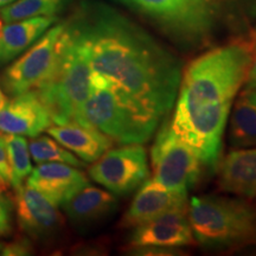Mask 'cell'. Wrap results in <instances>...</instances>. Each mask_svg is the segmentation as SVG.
I'll use <instances>...</instances> for the list:
<instances>
[{"instance_id":"obj_1","label":"cell","mask_w":256,"mask_h":256,"mask_svg":"<svg viewBox=\"0 0 256 256\" xmlns=\"http://www.w3.org/2000/svg\"><path fill=\"white\" fill-rule=\"evenodd\" d=\"M81 42L92 88H110L162 120L174 107L180 66L142 28L106 6L86 8L66 23Z\"/></svg>"},{"instance_id":"obj_2","label":"cell","mask_w":256,"mask_h":256,"mask_svg":"<svg viewBox=\"0 0 256 256\" xmlns=\"http://www.w3.org/2000/svg\"><path fill=\"white\" fill-rule=\"evenodd\" d=\"M252 43L211 50L192 60L182 76L171 126L209 168L218 165L224 128L247 78Z\"/></svg>"},{"instance_id":"obj_3","label":"cell","mask_w":256,"mask_h":256,"mask_svg":"<svg viewBox=\"0 0 256 256\" xmlns=\"http://www.w3.org/2000/svg\"><path fill=\"white\" fill-rule=\"evenodd\" d=\"M90 66L81 42L64 24L57 55L46 78L34 89L55 124L78 122L92 92Z\"/></svg>"},{"instance_id":"obj_4","label":"cell","mask_w":256,"mask_h":256,"mask_svg":"<svg viewBox=\"0 0 256 256\" xmlns=\"http://www.w3.org/2000/svg\"><path fill=\"white\" fill-rule=\"evenodd\" d=\"M188 218L194 240L204 247L226 248L256 242V210L244 200L192 197Z\"/></svg>"},{"instance_id":"obj_5","label":"cell","mask_w":256,"mask_h":256,"mask_svg":"<svg viewBox=\"0 0 256 256\" xmlns=\"http://www.w3.org/2000/svg\"><path fill=\"white\" fill-rule=\"evenodd\" d=\"M159 122L154 115L128 104L110 88H92L78 121L122 145L145 142Z\"/></svg>"},{"instance_id":"obj_6","label":"cell","mask_w":256,"mask_h":256,"mask_svg":"<svg viewBox=\"0 0 256 256\" xmlns=\"http://www.w3.org/2000/svg\"><path fill=\"white\" fill-rule=\"evenodd\" d=\"M153 180L174 191H186L194 186L200 172V160L196 152L180 139L165 122L156 136L151 151Z\"/></svg>"},{"instance_id":"obj_7","label":"cell","mask_w":256,"mask_h":256,"mask_svg":"<svg viewBox=\"0 0 256 256\" xmlns=\"http://www.w3.org/2000/svg\"><path fill=\"white\" fill-rule=\"evenodd\" d=\"M89 176L113 194H130L150 176L145 148L140 144H126L108 150L89 168Z\"/></svg>"},{"instance_id":"obj_8","label":"cell","mask_w":256,"mask_h":256,"mask_svg":"<svg viewBox=\"0 0 256 256\" xmlns=\"http://www.w3.org/2000/svg\"><path fill=\"white\" fill-rule=\"evenodd\" d=\"M64 24L55 25L28 48L24 55L10 64L2 76V89L6 94L14 96L34 90L46 78L55 62L57 46Z\"/></svg>"},{"instance_id":"obj_9","label":"cell","mask_w":256,"mask_h":256,"mask_svg":"<svg viewBox=\"0 0 256 256\" xmlns=\"http://www.w3.org/2000/svg\"><path fill=\"white\" fill-rule=\"evenodd\" d=\"M14 204L19 226L32 238H50L63 226L64 220L56 204L30 185L16 190Z\"/></svg>"},{"instance_id":"obj_10","label":"cell","mask_w":256,"mask_h":256,"mask_svg":"<svg viewBox=\"0 0 256 256\" xmlns=\"http://www.w3.org/2000/svg\"><path fill=\"white\" fill-rule=\"evenodd\" d=\"M188 211H170L136 226L130 243L133 248H178L194 243Z\"/></svg>"},{"instance_id":"obj_11","label":"cell","mask_w":256,"mask_h":256,"mask_svg":"<svg viewBox=\"0 0 256 256\" xmlns=\"http://www.w3.org/2000/svg\"><path fill=\"white\" fill-rule=\"evenodd\" d=\"M188 192L168 190L153 179L146 180L138 191L121 220L124 228H136L170 211H188Z\"/></svg>"},{"instance_id":"obj_12","label":"cell","mask_w":256,"mask_h":256,"mask_svg":"<svg viewBox=\"0 0 256 256\" xmlns=\"http://www.w3.org/2000/svg\"><path fill=\"white\" fill-rule=\"evenodd\" d=\"M46 107L34 90L14 95L0 110V132L34 138L51 126Z\"/></svg>"},{"instance_id":"obj_13","label":"cell","mask_w":256,"mask_h":256,"mask_svg":"<svg viewBox=\"0 0 256 256\" xmlns=\"http://www.w3.org/2000/svg\"><path fill=\"white\" fill-rule=\"evenodd\" d=\"M26 184L58 206L87 186L89 180L75 166L63 162H43L32 170Z\"/></svg>"},{"instance_id":"obj_14","label":"cell","mask_w":256,"mask_h":256,"mask_svg":"<svg viewBox=\"0 0 256 256\" xmlns=\"http://www.w3.org/2000/svg\"><path fill=\"white\" fill-rule=\"evenodd\" d=\"M133 5L174 30L200 31L208 22L206 0H133Z\"/></svg>"},{"instance_id":"obj_15","label":"cell","mask_w":256,"mask_h":256,"mask_svg":"<svg viewBox=\"0 0 256 256\" xmlns=\"http://www.w3.org/2000/svg\"><path fill=\"white\" fill-rule=\"evenodd\" d=\"M222 191L246 198L256 197V147L230 152L220 165Z\"/></svg>"},{"instance_id":"obj_16","label":"cell","mask_w":256,"mask_h":256,"mask_svg":"<svg viewBox=\"0 0 256 256\" xmlns=\"http://www.w3.org/2000/svg\"><path fill=\"white\" fill-rule=\"evenodd\" d=\"M56 142L87 162H94L113 146V140L92 127L78 122L55 124L46 130Z\"/></svg>"},{"instance_id":"obj_17","label":"cell","mask_w":256,"mask_h":256,"mask_svg":"<svg viewBox=\"0 0 256 256\" xmlns=\"http://www.w3.org/2000/svg\"><path fill=\"white\" fill-rule=\"evenodd\" d=\"M56 22V16H42L6 23L0 31V64L4 66L20 56Z\"/></svg>"},{"instance_id":"obj_18","label":"cell","mask_w":256,"mask_h":256,"mask_svg":"<svg viewBox=\"0 0 256 256\" xmlns=\"http://www.w3.org/2000/svg\"><path fill=\"white\" fill-rule=\"evenodd\" d=\"M116 204L113 194L88 184L62 206L74 224L88 226L107 218L116 209Z\"/></svg>"},{"instance_id":"obj_19","label":"cell","mask_w":256,"mask_h":256,"mask_svg":"<svg viewBox=\"0 0 256 256\" xmlns=\"http://www.w3.org/2000/svg\"><path fill=\"white\" fill-rule=\"evenodd\" d=\"M229 138L234 148L256 146V104L244 92L232 110Z\"/></svg>"},{"instance_id":"obj_20","label":"cell","mask_w":256,"mask_h":256,"mask_svg":"<svg viewBox=\"0 0 256 256\" xmlns=\"http://www.w3.org/2000/svg\"><path fill=\"white\" fill-rule=\"evenodd\" d=\"M66 5V0H16L0 8V18L5 23L23 19L56 16Z\"/></svg>"},{"instance_id":"obj_21","label":"cell","mask_w":256,"mask_h":256,"mask_svg":"<svg viewBox=\"0 0 256 256\" xmlns=\"http://www.w3.org/2000/svg\"><path fill=\"white\" fill-rule=\"evenodd\" d=\"M6 142V151L11 168L12 182L11 186L14 190L23 185L24 180L31 174L32 166L30 160L28 144L23 136L18 134H4Z\"/></svg>"},{"instance_id":"obj_22","label":"cell","mask_w":256,"mask_h":256,"mask_svg":"<svg viewBox=\"0 0 256 256\" xmlns=\"http://www.w3.org/2000/svg\"><path fill=\"white\" fill-rule=\"evenodd\" d=\"M28 150L32 159L37 164L43 162H63L75 168H84L86 162L80 160L74 153L63 148L62 145L56 140L46 136H37L32 138L28 142Z\"/></svg>"},{"instance_id":"obj_23","label":"cell","mask_w":256,"mask_h":256,"mask_svg":"<svg viewBox=\"0 0 256 256\" xmlns=\"http://www.w3.org/2000/svg\"><path fill=\"white\" fill-rule=\"evenodd\" d=\"M14 200L6 194L5 188H0V234L8 235L11 232Z\"/></svg>"},{"instance_id":"obj_24","label":"cell","mask_w":256,"mask_h":256,"mask_svg":"<svg viewBox=\"0 0 256 256\" xmlns=\"http://www.w3.org/2000/svg\"><path fill=\"white\" fill-rule=\"evenodd\" d=\"M12 174L11 168L8 158V151H6V142L4 134L0 133V188H8L11 186Z\"/></svg>"},{"instance_id":"obj_25","label":"cell","mask_w":256,"mask_h":256,"mask_svg":"<svg viewBox=\"0 0 256 256\" xmlns=\"http://www.w3.org/2000/svg\"><path fill=\"white\" fill-rule=\"evenodd\" d=\"M34 248H32L31 242L28 238H18L14 241L10 242L8 244H4L2 254L0 255H10V256H18V255H28L32 254Z\"/></svg>"},{"instance_id":"obj_26","label":"cell","mask_w":256,"mask_h":256,"mask_svg":"<svg viewBox=\"0 0 256 256\" xmlns=\"http://www.w3.org/2000/svg\"><path fill=\"white\" fill-rule=\"evenodd\" d=\"M246 89L244 92H250L256 89V40L252 43V62L249 66L247 78H246Z\"/></svg>"},{"instance_id":"obj_27","label":"cell","mask_w":256,"mask_h":256,"mask_svg":"<svg viewBox=\"0 0 256 256\" xmlns=\"http://www.w3.org/2000/svg\"><path fill=\"white\" fill-rule=\"evenodd\" d=\"M8 96H6L4 92H2V88H0V110H2V108L4 107V106L6 104V102H8Z\"/></svg>"},{"instance_id":"obj_28","label":"cell","mask_w":256,"mask_h":256,"mask_svg":"<svg viewBox=\"0 0 256 256\" xmlns=\"http://www.w3.org/2000/svg\"><path fill=\"white\" fill-rule=\"evenodd\" d=\"M244 92V94H247L248 98H250V100L256 104V89H254V90H250V92Z\"/></svg>"},{"instance_id":"obj_29","label":"cell","mask_w":256,"mask_h":256,"mask_svg":"<svg viewBox=\"0 0 256 256\" xmlns=\"http://www.w3.org/2000/svg\"><path fill=\"white\" fill-rule=\"evenodd\" d=\"M16 2V0H0V8H4V6L11 4V2Z\"/></svg>"},{"instance_id":"obj_30","label":"cell","mask_w":256,"mask_h":256,"mask_svg":"<svg viewBox=\"0 0 256 256\" xmlns=\"http://www.w3.org/2000/svg\"><path fill=\"white\" fill-rule=\"evenodd\" d=\"M119 2H127V4H133V0H119Z\"/></svg>"},{"instance_id":"obj_31","label":"cell","mask_w":256,"mask_h":256,"mask_svg":"<svg viewBox=\"0 0 256 256\" xmlns=\"http://www.w3.org/2000/svg\"><path fill=\"white\" fill-rule=\"evenodd\" d=\"M0 28H2V22H0Z\"/></svg>"},{"instance_id":"obj_32","label":"cell","mask_w":256,"mask_h":256,"mask_svg":"<svg viewBox=\"0 0 256 256\" xmlns=\"http://www.w3.org/2000/svg\"><path fill=\"white\" fill-rule=\"evenodd\" d=\"M0 236H2V234H0Z\"/></svg>"},{"instance_id":"obj_33","label":"cell","mask_w":256,"mask_h":256,"mask_svg":"<svg viewBox=\"0 0 256 256\" xmlns=\"http://www.w3.org/2000/svg\"><path fill=\"white\" fill-rule=\"evenodd\" d=\"M255 32H256V31H255Z\"/></svg>"}]
</instances>
